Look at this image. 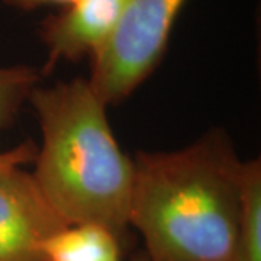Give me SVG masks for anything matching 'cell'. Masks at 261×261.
I'll return each mask as SVG.
<instances>
[{"label":"cell","instance_id":"6da1fadb","mask_svg":"<svg viewBox=\"0 0 261 261\" xmlns=\"http://www.w3.org/2000/svg\"><path fill=\"white\" fill-rule=\"evenodd\" d=\"M132 160L129 226L141 233L149 260H232L244 161L224 130Z\"/></svg>","mask_w":261,"mask_h":261},{"label":"cell","instance_id":"7a4b0ae2","mask_svg":"<svg viewBox=\"0 0 261 261\" xmlns=\"http://www.w3.org/2000/svg\"><path fill=\"white\" fill-rule=\"evenodd\" d=\"M28 102L42 135L32 176L48 202L67 225H103L123 243L134 160L113 135L108 106L86 79L38 84Z\"/></svg>","mask_w":261,"mask_h":261},{"label":"cell","instance_id":"3957f363","mask_svg":"<svg viewBox=\"0 0 261 261\" xmlns=\"http://www.w3.org/2000/svg\"><path fill=\"white\" fill-rule=\"evenodd\" d=\"M186 0H128L94 54L89 83L106 106L123 102L159 65Z\"/></svg>","mask_w":261,"mask_h":261},{"label":"cell","instance_id":"277c9868","mask_svg":"<svg viewBox=\"0 0 261 261\" xmlns=\"http://www.w3.org/2000/svg\"><path fill=\"white\" fill-rule=\"evenodd\" d=\"M64 226L32 173L0 167V261H45L42 244Z\"/></svg>","mask_w":261,"mask_h":261},{"label":"cell","instance_id":"5b68a950","mask_svg":"<svg viewBox=\"0 0 261 261\" xmlns=\"http://www.w3.org/2000/svg\"><path fill=\"white\" fill-rule=\"evenodd\" d=\"M126 3L128 0H73L48 16L41 27V38L48 51L42 74L60 61L92 58L116 28Z\"/></svg>","mask_w":261,"mask_h":261},{"label":"cell","instance_id":"8992f818","mask_svg":"<svg viewBox=\"0 0 261 261\" xmlns=\"http://www.w3.org/2000/svg\"><path fill=\"white\" fill-rule=\"evenodd\" d=\"M122 244L103 225H67L42 244V254L45 261H123Z\"/></svg>","mask_w":261,"mask_h":261},{"label":"cell","instance_id":"52a82bcc","mask_svg":"<svg viewBox=\"0 0 261 261\" xmlns=\"http://www.w3.org/2000/svg\"><path fill=\"white\" fill-rule=\"evenodd\" d=\"M42 75L39 68L31 65H0V130L10 125ZM35 151L37 148L31 142L9 151H0V167L28 163L34 160Z\"/></svg>","mask_w":261,"mask_h":261},{"label":"cell","instance_id":"ba28073f","mask_svg":"<svg viewBox=\"0 0 261 261\" xmlns=\"http://www.w3.org/2000/svg\"><path fill=\"white\" fill-rule=\"evenodd\" d=\"M261 261V161H244L241 207L232 260Z\"/></svg>","mask_w":261,"mask_h":261},{"label":"cell","instance_id":"9c48e42d","mask_svg":"<svg viewBox=\"0 0 261 261\" xmlns=\"http://www.w3.org/2000/svg\"><path fill=\"white\" fill-rule=\"evenodd\" d=\"M3 3L13 6L16 9L22 10H32L37 9L39 6H44V5H68L71 3L73 0H2Z\"/></svg>","mask_w":261,"mask_h":261},{"label":"cell","instance_id":"30bf717a","mask_svg":"<svg viewBox=\"0 0 261 261\" xmlns=\"http://www.w3.org/2000/svg\"><path fill=\"white\" fill-rule=\"evenodd\" d=\"M130 261H151V260H149L148 257H147L144 252H141V254H138V255H135V257H134Z\"/></svg>","mask_w":261,"mask_h":261}]
</instances>
